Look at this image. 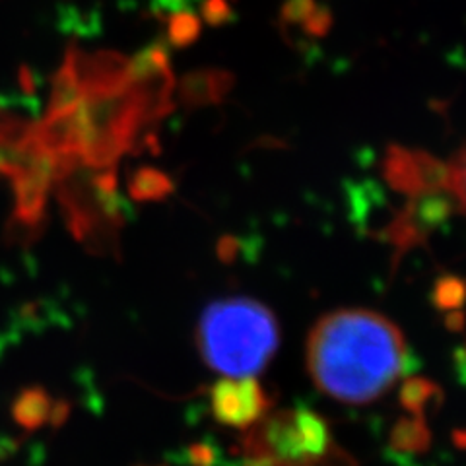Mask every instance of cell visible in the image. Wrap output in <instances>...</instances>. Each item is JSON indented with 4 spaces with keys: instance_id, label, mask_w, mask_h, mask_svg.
Returning a JSON list of instances; mask_svg holds the SVG:
<instances>
[{
    "instance_id": "1",
    "label": "cell",
    "mask_w": 466,
    "mask_h": 466,
    "mask_svg": "<svg viewBox=\"0 0 466 466\" xmlns=\"http://www.w3.org/2000/svg\"><path fill=\"white\" fill-rule=\"evenodd\" d=\"M402 332L383 315L346 309L325 315L308 344L315 385L344 404H368L383 397L406 370Z\"/></svg>"
},
{
    "instance_id": "2",
    "label": "cell",
    "mask_w": 466,
    "mask_h": 466,
    "mask_svg": "<svg viewBox=\"0 0 466 466\" xmlns=\"http://www.w3.org/2000/svg\"><path fill=\"white\" fill-rule=\"evenodd\" d=\"M279 342V320L268 308L249 298L212 303L198 325L204 361L226 377L257 375L265 370Z\"/></svg>"
},
{
    "instance_id": "3",
    "label": "cell",
    "mask_w": 466,
    "mask_h": 466,
    "mask_svg": "<svg viewBox=\"0 0 466 466\" xmlns=\"http://www.w3.org/2000/svg\"><path fill=\"white\" fill-rule=\"evenodd\" d=\"M251 428L245 440L251 466H317L330 447L327 421L308 408L262 418Z\"/></svg>"
},
{
    "instance_id": "4",
    "label": "cell",
    "mask_w": 466,
    "mask_h": 466,
    "mask_svg": "<svg viewBox=\"0 0 466 466\" xmlns=\"http://www.w3.org/2000/svg\"><path fill=\"white\" fill-rule=\"evenodd\" d=\"M214 418L229 428H251L265 418L268 397L253 377H226L210 392Z\"/></svg>"
},
{
    "instance_id": "5",
    "label": "cell",
    "mask_w": 466,
    "mask_h": 466,
    "mask_svg": "<svg viewBox=\"0 0 466 466\" xmlns=\"http://www.w3.org/2000/svg\"><path fill=\"white\" fill-rule=\"evenodd\" d=\"M51 399L43 389H25L14 402V418L25 430H35L43 426L49 418Z\"/></svg>"
},
{
    "instance_id": "6",
    "label": "cell",
    "mask_w": 466,
    "mask_h": 466,
    "mask_svg": "<svg viewBox=\"0 0 466 466\" xmlns=\"http://www.w3.org/2000/svg\"><path fill=\"white\" fill-rule=\"evenodd\" d=\"M169 187L171 185L166 175L154 169H142L135 175V179L130 181V195L137 200H154L167 195Z\"/></svg>"
},
{
    "instance_id": "7",
    "label": "cell",
    "mask_w": 466,
    "mask_h": 466,
    "mask_svg": "<svg viewBox=\"0 0 466 466\" xmlns=\"http://www.w3.org/2000/svg\"><path fill=\"white\" fill-rule=\"evenodd\" d=\"M430 441L428 430L420 424V421H404L392 435V445L404 449V451H420L426 449Z\"/></svg>"
},
{
    "instance_id": "8",
    "label": "cell",
    "mask_w": 466,
    "mask_h": 466,
    "mask_svg": "<svg viewBox=\"0 0 466 466\" xmlns=\"http://www.w3.org/2000/svg\"><path fill=\"white\" fill-rule=\"evenodd\" d=\"M447 187L457 202L466 208V146L455 157V162L447 167Z\"/></svg>"
},
{
    "instance_id": "9",
    "label": "cell",
    "mask_w": 466,
    "mask_h": 466,
    "mask_svg": "<svg viewBox=\"0 0 466 466\" xmlns=\"http://www.w3.org/2000/svg\"><path fill=\"white\" fill-rule=\"evenodd\" d=\"M431 392H433V389L430 385H426L424 381H412L406 385V389L402 392V400L408 408H410V410H420V408L426 404Z\"/></svg>"
}]
</instances>
